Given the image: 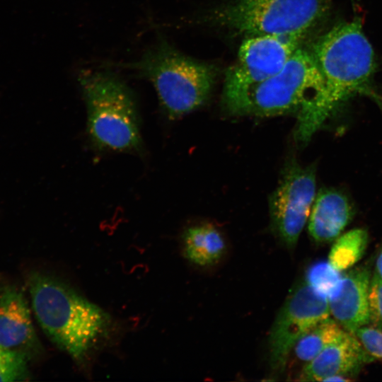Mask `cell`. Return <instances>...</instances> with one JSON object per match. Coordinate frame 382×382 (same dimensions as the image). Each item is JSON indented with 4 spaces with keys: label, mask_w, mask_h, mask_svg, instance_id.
<instances>
[{
    "label": "cell",
    "mask_w": 382,
    "mask_h": 382,
    "mask_svg": "<svg viewBox=\"0 0 382 382\" xmlns=\"http://www.w3.org/2000/svg\"><path fill=\"white\" fill-rule=\"evenodd\" d=\"M328 299L306 281L286 299L269 337L270 360L274 370H283L297 340L309 329L330 318Z\"/></svg>",
    "instance_id": "ba28073f"
},
{
    "label": "cell",
    "mask_w": 382,
    "mask_h": 382,
    "mask_svg": "<svg viewBox=\"0 0 382 382\" xmlns=\"http://www.w3.org/2000/svg\"><path fill=\"white\" fill-rule=\"evenodd\" d=\"M28 359L0 345V381H26L30 377Z\"/></svg>",
    "instance_id": "ac0fdd59"
},
{
    "label": "cell",
    "mask_w": 382,
    "mask_h": 382,
    "mask_svg": "<svg viewBox=\"0 0 382 382\" xmlns=\"http://www.w3.org/2000/svg\"><path fill=\"white\" fill-rule=\"evenodd\" d=\"M117 66L137 71L154 86L167 116L178 118L196 109L207 99L216 76V68L188 57L158 40L139 60Z\"/></svg>",
    "instance_id": "277c9868"
},
{
    "label": "cell",
    "mask_w": 382,
    "mask_h": 382,
    "mask_svg": "<svg viewBox=\"0 0 382 382\" xmlns=\"http://www.w3.org/2000/svg\"><path fill=\"white\" fill-rule=\"evenodd\" d=\"M374 358L363 347L354 335L346 331L304 366L301 381H326L335 376L351 378Z\"/></svg>",
    "instance_id": "8fae6325"
},
{
    "label": "cell",
    "mask_w": 382,
    "mask_h": 382,
    "mask_svg": "<svg viewBox=\"0 0 382 382\" xmlns=\"http://www.w3.org/2000/svg\"><path fill=\"white\" fill-rule=\"evenodd\" d=\"M307 34L248 36L242 42L235 63L226 72L224 102L236 113L249 93L279 72L295 52L302 47Z\"/></svg>",
    "instance_id": "52a82bcc"
},
{
    "label": "cell",
    "mask_w": 382,
    "mask_h": 382,
    "mask_svg": "<svg viewBox=\"0 0 382 382\" xmlns=\"http://www.w3.org/2000/svg\"><path fill=\"white\" fill-rule=\"evenodd\" d=\"M325 83L311 50L301 47L282 69L255 86L235 114L274 116L298 112L296 139L306 143L318 130Z\"/></svg>",
    "instance_id": "3957f363"
},
{
    "label": "cell",
    "mask_w": 382,
    "mask_h": 382,
    "mask_svg": "<svg viewBox=\"0 0 382 382\" xmlns=\"http://www.w3.org/2000/svg\"><path fill=\"white\" fill-rule=\"evenodd\" d=\"M26 284L44 332L77 363H83L105 332L108 315L52 275L31 271Z\"/></svg>",
    "instance_id": "6da1fadb"
},
{
    "label": "cell",
    "mask_w": 382,
    "mask_h": 382,
    "mask_svg": "<svg viewBox=\"0 0 382 382\" xmlns=\"http://www.w3.org/2000/svg\"><path fill=\"white\" fill-rule=\"evenodd\" d=\"M369 242L364 228H354L339 236L330 249L328 261L340 272L351 269L364 256Z\"/></svg>",
    "instance_id": "2e32d148"
},
{
    "label": "cell",
    "mask_w": 382,
    "mask_h": 382,
    "mask_svg": "<svg viewBox=\"0 0 382 382\" xmlns=\"http://www.w3.org/2000/svg\"><path fill=\"white\" fill-rule=\"evenodd\" d=\"M371 274L366 265H360L342 276L337 292L328 299L330 315L346 331L354 335L369 324V289Z\"/></svg>",
    "instance_id": "7c38bea8"
},
{
    "label": "cell",
    "mask_w": 382,
    "mask_h": 382,
    "mask_svg": "<svg viewBox=\"0 0 382 382\" xmlns=\"http://www.w3.org/2000/svg\"><path fill=\"white\" fill-rule=\"evenodd\" d=\"M330 6L331 0H233L216 9L212 20L246 37L308 34Z\"/></svg>",
    "instance_id": "8992f818"
},
{
    "label": "cell",
    "mask_w": 382,
    "mask_h": 382,
    "mask_svg": "<svg viewBox=\"0 0 382 382\" xmlns=\"http://www.w3.org/2000/svg\"><path fill=\"white\" fill-rule=\"evenodd\" d=\"M374 272L382 279V250L377 255Z\"/></svg>",
    "instance_id": "44dd1931"
},
{
    "label": "cell",
    "mask_w": 382,
    "mask_h": 382,
    "mask_svg": "<svg viewBox=\"0 0 382 382\" xmlns=\"http://www.w3.org/2000/svg\"><path fill=\"white\" fill-rule=\"evenodd\" d=\"M345 332L334 319L329 318L306 332L297 340L293 349L296 357L306 364L340 339Z\"/></svg>",
    "instance_id": "9a60e30c"
},
{
    "label": "cell",
    "mask_w": 382,
    "mask_h": 382,
    "mask_svg": "<svg viewBox=\"0 0 382 382\" xmlns=\"http://www.w3.org/2000/svg\"><path fill=\"white\" fill-rule=\"evenodd\" d=\"M93 143L113 151L137 149L141 144L133 94L110 70L82 71L79 76Z\"/></svg>",
    "instance_id": "5b68a950"
},
{
    "label": "cell",
    "mask_w": 382,
    "mask_h": 382,
    "mask_svg": "<svg viewBox=\"0 0 382 382\" xmlns=\"http://www.w3.org/2000/svg\"><path fill=\"white\" fill-rule=\"evenodd\" d=\"M314 167L289 165L270 199L272 224L276 233L294 247L304 227L316 192Z\"/></svg>",
    "instance_id": "9c48e42d"
},
{
    "label": "cell",
    "mask_w": 382,
    "mask_h": 382,
    "mask_svg": "<svg viewBox=\"0 0 382 382\" xmlns=\"http://www.w3.org/2000/svg\"><path fill=\"white\" fill-rule=\"evenodd\" d=\"M353 207L347 197L334 189L321 190L312 208L308 232L320 243L335 241L353 217Z\"/></svg>",
    "instance_id": "4fadbf2b"
},
{
    "label": "cell",
    "mask_w": 382,
    "mask_h": 382,
    "mask_svg": "<svg viewBox=\"0 0 382 382\" xmlns=\"http://www.w3.org/2000/svg\"><path fill=\"white\" fill-rule=\"evenodd\" d=\"M184 251L187 258L199 266L216 263L225 251V241L212 224L192 226L184 234Z\"/></svg>",
    "instance_id": "5bb4252c"
},
{
    "label": "cell",
    "mask_w": 382,
    "mask_h": 382,
    "mask_svg": "<svg viewBox=\"0 0 382 382\" xmlns=\"http://www.w3.org/2000/svg\"><path fill=\"white\" fill-rule=\"evenodd\" d=\"M342 272L336 270L329 261H320L312 265L306 274V282L328 299L338 290Z\"/></svg>",
    "instance_id": "e0dca14e"
},
{
    "label": "cell",
    "mask_w": 382,
    "mask_h": 382,
    "mask_svg": "<svg viewBox=\"0 0 382 382\" xmlns=\"http://www.w3.org/2000/svg\"><path fill=\"white\" fill-rule=\"evenodd\" d=\"M311 51L325 83L317 116L320 129L351 97L369 92L376 59L359 18L335 25L313 43Z\"/></svg>",
    "instance_id": "7a4b0ae2"
},
{
    "label": "cell",
    "mask_w": 382,
    "mask_h": 382,
    "mask_svg": "<svg viewBox=\"0 0 382 382\" xmlns=\"http://www.w3.org/2000/svg\"><path fill=\"white\" fill-rule=\"evenodd\" d=\"M369 324L382 328V279L374 272L369 289Z\"/></svg>",
    "instance_id": "d6986e66"
},
{
    "label": "cell",
    "mask_w": 382,
    "mask_h": 382,
    "mask_svg": "<svg viewBox=\"0 0 382 382\" xmlns=\"http://www.w3.org/2000/svg\"><path fill=\"white\" fill-rule=\"evenodd\" d=\"M0 345L29 361L42 354L23 291L9 282L0 284Z\"/></svg>",
    "instance_id": "30bf717a"
},
{
    "label": "cell",
    "mask_w": 382,
    "mask_h": 382,
    "mask_svg": "<svg viewBox=\"0 0 382 382\" xmlns=\"http://www.w3.org/2000/svg\"><path fill=\"white\" fill-rule=\"evenodd\" d=\"M354 335L371 356L382 360V328L367 325L358 328Z\"/></svg>",
    "instance_id": "ffe728a7"
}]
</instances>
